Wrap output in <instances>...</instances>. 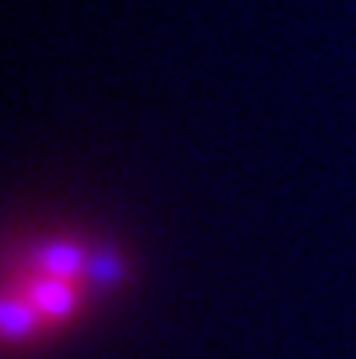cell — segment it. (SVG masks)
<instances>
[{"label":"cell","instance_id":"cell-1","mask_svg":"<svg viewBox=\"0 0 356 359\" xmlns=\"http://www.w3.org/2000/svg\"><path fill=\"white\" fill-rule=\"evenodd\" d=\"M117 280L113 262H95L77 243H40L26 265L11 272L4 294V337L26 345L58 334L88 309V302Z\"/></svg>","mask_w":356,"mask_h":359}]
</instances>
